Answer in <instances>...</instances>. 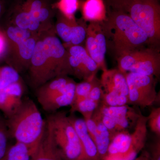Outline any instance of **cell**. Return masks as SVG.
I'll return each instance as SVG.
<instances>
[{"label":"cell","instance_id":"cell-25","mask_svg":"<svg viewBox=\"0 0 160 160\" xmlns=\"http://www.w3.org/2000/svg\"><path fill=\"white\" fill-rule=\"evenodd\" d=\"M93 79L91 81H85L76 84L74 99L70 106L87 98L93 85Z\"/></svg>","mask_w":160,"mask_h":160},{"label":"cell","instance_id":"cell-7","mask_svg":"<svg viewBox=\"0 0 160 160\" xmlns=\"http://www.w3.org/2000/svg\"><path fill=\"white\" fill-rule=\"evenodd\" d=\"M126 77L128 88L127 105L145 108L155 102L158 96L154 77L131 72L126 73Z\"/></svg>","mask_w":160,"mask_h":160},{"label":"cell","instance_id":"cell-26","mask_svg":"<svg viewBox=\"0 0 160 160\" xmlns=\"http://www.w3.org/2000/svg\"><path fill=\"white\" fill-rule=\"evenodd\" d=\"M7 33L9 39L17 45L28 39L31 36L30 31L17 26L9 27Z\"/></svg>","mask_w":160,"mask_h":160},{"label":"cell","instance_id":"cell-16","mask_svg":"<svg viewBox=\"0 0 160 160\" xmlns=\"http://www.w3.org/2000/svg\"><path fill=\"white\" fill-rule=\"evenodd\" d=\"M76 85L72 80L64 89L39 103L43 110L52 113L62 107L70 106L74 99Z\"/></svg>","mask_w":160,"mask_h":160},{"label":"cell","instance_id":"cell-36","mask_svg":"<svg viewBox=\"0 0 160 160\" xmlns=\"http://www.w3.org/2000/svg\"><path fill=\"white\" fill-rule=\"evenodd\" d=\"M3 8H4V5L2 0H0V17L3 12Z\"/></svg>","mask_w":160,"mask_h":160},{"label":"cell","instance_id":"cell-2","mask_svg":"<svg viewBox=\"0 0 160 160\" xmlns=\"http://www.w3.org/2000/svg\"><path fill=\"white\" fill-rule=\"evenodd\" d=\"M107 27L118 57L137 50L149 41L146 32L129 15L123 12L112 15Z\"/></svg>","mask_w":160,"mask_h":160},{"label":"cell","instance_id":"cell-5","mask_svg":"<svg viewBox=\"0 0 160 160\" xmlns=\"http://www.w3.org/2000/svg\"><path fill=\"white\" fill-rule=\"evenodd\" d=\"M129 15L151 42L160 38V9L156 0H125Z\"/></svg>","mask_w":160,"mask_h":160},{"label":"cell","instance_id":"cell-34","mask_svg":"<svg viewBox=\"0 0 160 160\" xmlns=\"http://www.w3.org/2000/svg\"><path fill=\"white\" fill-rule=\"evenodd\" d=\"M134 160H152L149 152L146 150H142L141 154L137 156Z\"/></svg>","mask_w":160,"mask_h":160},{"label":"cell","instance_id":"cell-24","mask_svg":"<svg viewBox=\"0 0 160 160\" xmlns=\"http://www.w3.org/2000/svg\"><path fill=\"white\" fill-rule=\"evenodd\" d=\"M75 20H69L64 17L57 25V31L58 35L64 42L70 43L71 39L72 29L75 24Z\"/></svg>","mask_w":160,"mask_h":160},{"label":"cell","instance_id":"cell-19","mask_svg":"<svg viewBox=\"0 0 160 160\" xmlns=\"http://www.w3.org/2000/svg\"><path fill=\"white\" fill-rule=\"evenodd\" d=\"M31 156L29 148L20 142L9 146L2 160H30Z\"/></svg>","mask_w":160,"mask_h":160},{"label":"cell","instance_id":"cell-6","mask_svg":"<svg viewBox=\"0 0 160 160\" xmlns=\"http://www.w3.org/2000/svg\"><path fill=\"white\" fill-rule=\"evenodd\" d=\"M95 112L108 129L110 141L119 132L134 128L141 113L129 105L109 106L102 103Z\"/></svg>","mask_w":160,"mask_h":160},{"label":"cell","instance_id":"cell-15","mask_svg":"<svg viewBox=\"0 0 160 160\" xmlns=\"http://www.w3.org/2000/svg\"><path fill=\"white\" fill-rule=\"evenodd\" d=\"M23 88L20 82L0 90V110L6 118L19 106L23 99Z\"/></svg>","mask_w":160,"mask_h":160},{"label":"cell","instance_id":"cell-21","mask_svg":"<svg viewBox=\"0 0 160 160\" xmlns=\"http://www.w3.org/2000/svg\"><path fill=\"white\" fill-rule=\"evenodd\" d=\"M17 26L20 28L34 31L39 27L40 22L29 12L23 11L17 15L15 18Z\"/></svg>","mask_w":160,"mask_h":160},{"label":"cell","instance_id":"cell-11","mask_svg":"<svg viewBox=\"0 0 160 160\" xmlns=\"http://www.w3.org/2000/svg\"><path fill=\"white\" fill-rule=\"evenodd\" d=\"M84 120L89 134L96 146L100 160H102L110 142L109 132L95 111L91 118Z\"/></svg>","mask_w":160,"mask_h":160},{"label":"cell","instance_id":"cell-9","mask_svg":"<svg viewBox=\"0 0 160 160\" xmlns=\"http://www.w3.org/2000/svg\"><path fill=\"white\" fill-rule=\"evenodd\" d=\"M68 62L70 67L69 72L85 81L93 79L99 69L96 63L87 53L86 49L79 45L70 47Z\"/></svg>","mask_w":160,"mask_h":160},{"label":"cell","instance_id":"cell-14","mask_svg":"<svg viewBox=\"0 0 160 160\" xmlns=\"http://www.w3.org/2000/svg\"><path fill=\"white\" fill-rule=\"evenodd\" d=\"M45 121L42 136L30 160H63L53 140L49 123Z\"/></svg>","mask_w":160,"mask_h":160},{"label":"cell","instance_id":"cell-22","mask_svg":"<svg viewBox=\"0 0 160 160\" xmlns=\"http://www.w3.org/2000/svg\"><path fill=\"white\" fill-rule=\"evenodd\" d=\"M19 81V75L14 68L10 66L0 68V90Z\"/></svg>","mask_w":160,"mask_h":160},{"label":"cell","instance_id":"cell-1","mask_svg":"<svg viewBox=\"0 0 160 160\" xmlns=\"http://www.w3.org/2000/svg\"><path fill=\"white\" fill-rule=\"evenodd\" d=\"M5 119L9 138L25 144L32 156L42 136L46 123L34 101L29 98L22 99L18 109Z\"/></svg>","mask_w":160,"mask_h":160},{"label":"cell","instance_id":"cell-30","mask_svg":"<svg viewBox=\"0 0 160 160\" xmlns=\"http://www.w3.org/2000/svg\"><path fill=\"white\" fill-rule=\"evenodd\" d=\"M86 29L84 26L77 25L76 23L72 26L70 43L73 46L79 45L86 39Z\"/></svg>","mask_w":160,"mask_h":160},{"label":"cell","instance_id":"cell-33","mask_svg":"<svg viewBox=\"0 0 160 160\" xmlns=\"http://www.w3.org/2000/svg\"><path fill=\"white\" fill-rule=\"evenodd\" d=\"M151 153H149L152 160H160V139L158 137V139L151 147Z\"/></svg>","mask_w":160,"mask_h":160},{"label":"cell","instance_id":"cell-13","mask_svg":"<svg viewBox=\"0 0 160 160\" xmlns=\"http://www.w3.org/2000/svg\"><path fill=\"white\" fill-rule=\"evenodd\" d=\"M68 117L79 139L85 160H100L96 146L89 134L85 120L77 117L73 113H70Z\"/></svg>","mask_w":160,"mask_h":160},{"label":"cell","instance_id":"cell-27","mask_svg":"<svg viewBox=\"0 0 160 160\" xmlns=\"http://www.w3.org/2000/svg\"><path fill=\"white\" fill-rule=\"evenodd\" d=\"M36 44L34 39L30 38L18 45L21 57L25 60L31 59Z\"/></svg>","mask_w":160,"mask_h":160},{"label":"cell","instance_id":"cell-8","mask_svg":"<svg viewBox=\"0 0 160 160\" xmlns=\"http://www.w3.org/2000/svg\"><path fill=\"white\" fill-rule=\"evenodd\" d=\"M158 55L147 50H136L119 57L118 69L126 73L134 72L157 77L160 73Z\"/></svg>","mask_w":160,"mask_h":160},{"label":"cell","instance_id":"cell-20","mask_svg":"<svg viewBox=\"0 0 160 160\" xmlns=\"http://www.w3.org/2000/svg\"><path fill=\"white\" fill-rule=\"evenodd\" d=\"M99 105V104L96 102L86 98L75 105L70 106V113L78 112L82 115L84 120L88 119L92 117V115Z\"/></svg>","mask_w":160,"mask_h":160},{"label":"cell","instance_id":"cell-4","mask_svg":"<svg viewBox=\"0 0 160 160\" xmlns=\"http://www.w3.org/2000/svg\"><path fill=\"white\" fill-rule=\"evenodd\" d=\"M46 120L63 160H85L79 139L66 112H52Z\"/></svg>","mask_w":160,"mask_h":160},{"label":"cell","instance_id":"cell-29","mask_svg":"<svg viewBox=\"0 0 160 160\" xmlns=\"http://www.w3.org/2000/svg\"><path fill=\"white\" fill-rule=\"evenodd\" d=\"M147 118V124L150 130L157 136V137L160 138V107L152 109Z\"/></svg>","mask_w":160,"mask_h":160},{"label":"cell","instance_id":"cell-31","mask_svg":"<svg viewBox=\"0 0 160 160\" xmlns=\"http://www.w3.org/2000/svg\"><path fill=\"white\" fill-rule=\"evenodd\" d=\"M102 94L103 90L100 80L98 79L95 77L93 79L92 87L87 98L100 104L102 100Z\"/></svg>","mask_w":160,"mask_h":160},{"label":"cell","instance_id":"cell-3","mask_svg":"<svg viewBox=\"0 0 160 160\" xmlns=\"http://www.w3.org/2000/svg\"><path fill=\"white\" fill-rule=\"evenodd\" d=\"M147 121V117L141 113L132 133L125 131L116 134L102 160H134L146 144Z\"/></svg>","mask_w":160,"mask_h":160},{"label":"cell","instance_id":"cell-10","mask_svg":"<svg viewBox=\"0 0 160 160\" xmlns=\"http://www.w3.org/2000/svg\"><path fill=\"white\" fill-rule=\"evenodd\" d=\"M86 49L99 69H107L105 63L106 51V37L99 23L91 22L86 29Z\"/></svg>","mask_w":160,"mask_h":160},{"label":"cell","instance_id":"cell-28","mask_svg":"<svg viewBox=\"0 0 160 160\" xmlns=\"http://www.w3.org/2000/svg\"><path fill=\"white\" fill-rule=\"evenodd\" d=\"M9 138L5 118L0 117V160H2L9 147Z\"/></svg>","mask_w":160,"mask_h":160},{"label":"cell","instance_id":"cell-12","mask_svg":"<svg viewBox=\"0 0 160 160\" xmlns=\"http://www.w3.org/2000/svg\"><path fill=\"white\" fill-rule=\"evenodd\" d=\"M100 80L103 93L128 97V88L126 73L118 69L103 70Z\"/></svg>","mask_w":160,"mask_h":160},{"label":"cell","instance_id":"cell-23","mask_svg":"<svg viewBox=\"0 0 160 160\" xmlns=\"http://www.w3.org/2000/svg\"><path fill=\"white\" fill-rule=\"evenodd\" d=\"M78 0H60L57 7L64 16L69 20H75L74 15L78 8Z\"/></svg>","mask_w":160,"mask_h":160},{"label":"cell","instance_id":"cell-35","mask_svg":"<svg viewBox=\"0 0 160 160\" xmlns=\"http://www.w3.org/2000/svg\"><path fill=\"white\" fill-rule=\"evenodd\" d=\"M6 48V43L2 36L0 34V55L4 52Z\"/></svg>","mask_w":160,"mask_h":160},{"label":"cell","instance_id":"cell-18","mask_svg":"<svg viewBox=\"0 0 160 160\" xmlns=\"http://www.w3.org/2000/svg\"><path fill=\"white\" fill-rule=\"evenodd\" d=\"M71 80L65 77H59L45 85H42V86L38 90L37 94L38 102H39L64 89Z\"/></svg>","mask_w":160,"mask_h":160},{"label":"cell","instance_id":"cell-17","mask_svg":"<svg viewBox=\"0 0 160 160\" xmlns=\"http://www.w3.org/2000/svg\"><path fill=\"white\" fill-rule=\"evenodd\" d=\"M84 19L91 22L99 23L105 20L106 11L102 0H86L83 4Z\"/></svg>","mask_w":160,"mask_h":160},{"label":"cell","instance_id":"cell-32","mask_svg":"<svg viewBox=\"0 0 160 160\" xmlns=\"http://www.w3.org/2000/svg\"><path fill=\"white\" fill-rule=\"evenodd\" d=\"M30 14L32 15L35 18L41 22L47 19L50 14V12L49 9L46 6Z\"/></svg>","mask_w":160,"mask_h":160}]
</instances>
